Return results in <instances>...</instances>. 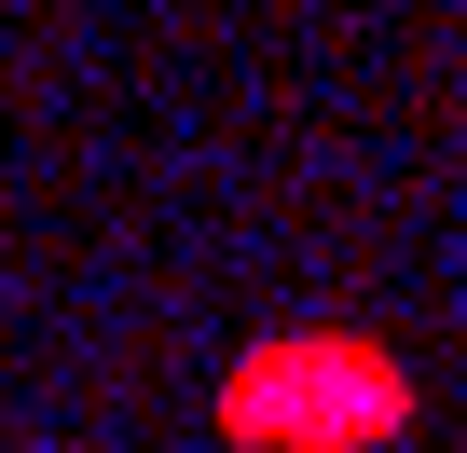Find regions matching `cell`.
<instances>
[{
    "mask_svg": "<svg viewBox=\"0 0 467 453\" xmlns=\"http://www.w3.org/2000/svg\"><path fill=\"white\" fill-rule=\"evenodd\" d=\"M399 412H412V385L371 344H262L248 371L220 385V426L234 439H275V453H358Z\"/></svg>",
    "mask_w": 467,
    "mask_h": 453,
    "instance_id": "obj_1",
    "label": "cell"
}]
</instances>
